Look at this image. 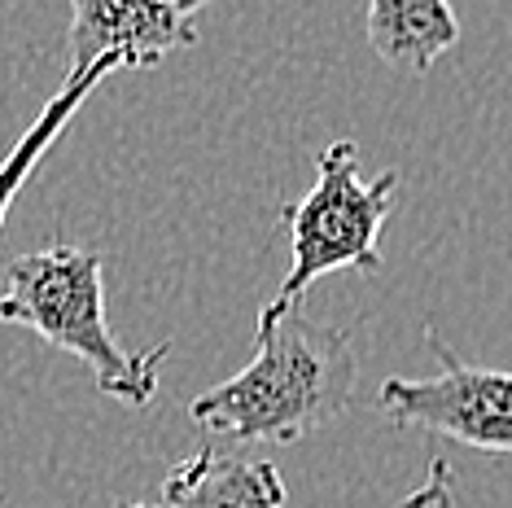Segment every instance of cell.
I'll return each instance as SVG.
<instances>
[{
	"instance_id": "obj_8",
	"label": "cell",
	"mask_w": 512,
	"mask_h": 508,
	"mask_svg": "<svg viewBox=\"0 0 512 508\" xmlns=\"http://www.w3.org/2000/svg\"><path fill=\"white\" fill-rule=\"evenodd\" d=\"M114 71H123L119 57H97L92 66H84V71L66 75V84L49 97V106H44L36 119H31V127L18 136V145L5 154V163H0V233H5V219H9V206H14V198L22 193V184L31 180V171H36L44 163V154L53 149L57 136L71 127V119L79 114V106L97 92Z\"/></svg>"
},
{
	"instance_id": "obj_2",
	"label": "cell",
	"mask_w": 512,
	"mask_h": 508,
	"mask_svg": "<svg viewBox=\"0 0 512 508\" xmlns=\"http://www.w3.org/2000/svg\"><path fill=\"white\" fill-rule=\"evenodd\" d=\"M0 320L40 333L49 346L88 364L101 395L145 408L158 395V373L171 346L158 342L132 355L114 342L106 320V285L101 254L79 246H44L36 254L5 263Z\"/></svg>"
},
{
	"instance_id": "obj_6",
	"label": "cell",
	"mask_w": 512,
	"mask_h": 508,
	"mask_svg": "<svg viewBox=\"0 0 512 508\" xmlns=\"http://www.w3.org/2000/svg\"><path fill=\"white\" fill-rule=\"evenodd\" d=\"M162 508H285V478L272 460L202 447L167 473Z\"/></svg>"
},
{
	"instance_id": "obj_4",
	"label": "cell",
	"mask_w": 512,
	"mask_h": 508,
	"mask_svg": "<svg viewBox=\"0 0 512 508\" xmlns=\"http://www.w3.org/2000/svg\"><path fill=\"white\" fill-rule=\"evenodd\" d=\"M425 342L438 355V377H390L377 390V408L390 421L421 425L473 452L512 456V373L460 360L434 325L425 329Z\"/></svg>"
},
{
	"instance_id": "obj_3",
	"label": "cell",
	"mask_w": 512,
	"mask_h": 508,
	"mask_svg": "<svg viewBox=\"0 0 512 508\" xmlns=\"http://www.w3.org/2000/svg\"><path fill=\"white\" fill-rule=\"evenodd\" d=\"M394 193H399V171L364 180L355 141L324 145L316 154L311 193L294 206H281V224L289 233V272L272 307L302 303V294L329 272H381L377 241L390 219Z\"/></svg>"
},
{
	"instance_id": "obj_5",
	"label": "cell",
	"mask_w": 512,
	"mask_h": 508,
	"mask_svg": "<svg viewBox=\"0 0 512 508\" xmlns=\"http://www.w3.org/2000/svg\"><path fill=\"white\" fill-rule=\"evenodd\" d=\"M71 9V71H84L97 57H119L132 71H149L167 53L197 44V31L180 0H66Z\"/></svg>"
},
{
	"instance_id": "obj_10",
	"label": "cell",
	"mask_w": 512,
	"mask_h": 508,
	"mask_svg": "<svg viewBox=\"0 0 512 508\" xmlns=\"http://www.w3.org/2000/svg\"><path fill=\"white\" fill-rule=\"evenodd\" d=\"M206 5H211V0H180L184 14H197V9H206Z\"/></svg>"
},
{
	"instance_id": "obj_7",
	"label": "cell",
	"mask_w": 512,
	"mask_h": 508,
	"mask_svg": "<svg viewBox=\"0 0 512 508\" xmlns=\"http://www.w3.org/2000/svg\"><path fill=\"white\" fill-rule=\"evenodd\" d=\"M456 40L451 0H368V44L394 71L425 75Z\"/></svg>"
},
{
	"instance_id": "obj_11",
	"label": "cell",
	"mask_w": 512,
	"mask_h": 508,
	"mask_svg": "<svg viewBox=\"0 0 512 508\" xmlns=\"http://www.w3.org/2000/svg\"><path fill=\"white\" fill-rule=\"evenodd\" d=\"M123 508H149V504H123Z\"/></svg>"
},
{
	"instance_id": "obj_12",
	"label": "cell",
	"mask_w": 512,
	"mask_h": 508,
	"mask_svg": "<svg viewBox=\"0 0 512 508\" xmlns=\"http://www.w3.org/2000/svg\"><path fill=\"white\" fill-rule=\"evenodd\" d=\"M451 508H456V504H451Z\"/></svg>"
},
{
	"instance_id": "obj_9",
	"label": "cell",
	"mask_w": 512,
	"mask_h": 508,
	"mask_svg": "<svg viewBox=\"0 0 512 508\" xmlns=\"http://www.w3.org/2000/svg\"><path fill=\"white\" fill-rule=\"evenodd\" d=\"M451 504H456V473H451L447 460H429L425 482L399 500V508H451Z\"/></svg>"
},
{
	"instance_id": "obj_1",
	"label": "cell",
	"mask_w": 512,
	"mask_h": 508,
	"mask_svg": "<svg viewBox=\"0 0 512 508\" xmlns=\"http://www.w3.org/2000/svg\"><path fill=\"white\" fill-rule=\"evenodd\" d=\"M351 333L307 316L302 303L259 311L254 360L189 403L197 430L237 443H294L355 399Z\"/></svg>"
}]
</instances>
